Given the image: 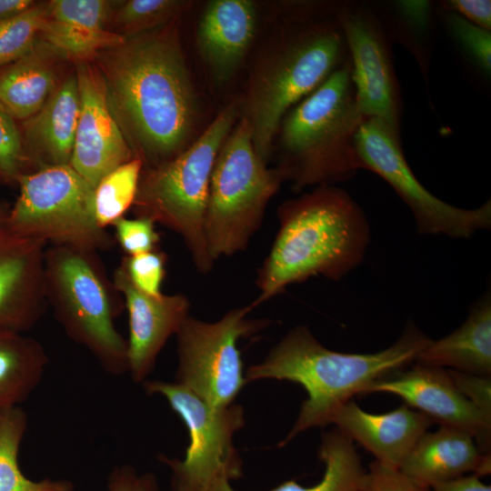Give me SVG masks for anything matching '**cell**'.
I'll return each instance as SVG.
<instances>
[{"label": "cell", "mask_w": 491, "mask_h": 491, "mask_svg": "<svg viewBox=\"0 0 491 491\" xmlns=\"http://www.w3.org/2000/svg\"><path fill=\"white\" fill-rule=\"evenodd\" d=\"M178 19L125 37L93 59L135 157L151 168L175 157L200 135V105Z\"/></svg>", "instance_id": "cell-1"}, {"label": "cell", "mask_w": 491, "mask_h": 491, "mask_svg": "<svg viewBox=\"0 0 491 491\" xmlns=\"http://www.w3.org/2000/svg\"><path fill=\"white\" fill-rule=\"evenodd\" d=\"M279 229L257 271L255 307L286 286L323 276L340 280L364 260L371 240L362 208L344 189L319 185L277 209Z\"/></svg>", "instance_id": "cell-2"}, {"label": "cell", "mask_w": 491, "mask_h": 491, "mask_svg": "<svg viewBox=\"0 0 491 491\" xmlns=\"http://www.w3.org/2000/svg\"><path fill=\"white\" fill-rule=\"evenodd\" d=\"M415 325L409 324L389 347L376 353L353 354L324 346L308 327L290 330L259 364L245 375L246 382L259 379L288 380L307 393L284 446L300 433L331 424L336 413L348 401L409 363L430 343Z\"/></svg>", "instance_id": "cell-3"}, {"label": "cell", "mask_w": 491, "mask_h": 491, "mask_svg": "<svg viewBox=\"0 0 491 491\" xmlns=\"http://www.w3.org/2000/svg\"><path fill=\"white\" fill-rule=\"evenodd\" d=\"M339 9L318 19L300 12L250 75L239 98L240 117L248 123L256 152L266 164L285 115L349 58Z\"/></svg>", "instance_id": "cell-4"}, {"label": "cell", "mask_w": 491, "mask_h": 491, "mask_svg": "<svg viewBox=\"0 0 491 491\" xmlns=\"http://www.w3.org/2000/svg\"><path fill=\"white\" fill-rule=\"evenodd\" d=\"M364 120L348 58L283 118L276 167L296 192L351 179L361 169L356 138Z\"/></svg>", "instance_id": "cell-5"}, {"label": "cell", "mask_w": 491, "mask_h": 491, "mask_svg": "<svg viewBox=\"0 0 491 491\" xmlns=\"http://www.w3.org/2000/svg\"><path fill=\"white\" fill-rule=\"evenodd\" d=\"M239 117L238 98L228 103L186 149L152 167L138 184L136 196L144 217L179 233L202 274L215 263L205 235L210 177L218 151Z\"/></svg>", "instance_id": "cell-6"}, {"label": "cell", "mask_w": 491, "mask_h": 491, "mask_svg": "<svg viewBox=\"0 0 491 491\" xmlns=\"http://www.w3.org/2000/svg\"><path fill=\"white\" fill-rule=\"evenodd\" d=\"M285 181L278 167H268L259 157L249 125L239 117L218 151L210 177L205 235L214 262L246 248Z\"/></svg>", "instance_id": "cell-7"}, {"label": "cell", "mask_w": 491, "mask_h": 491, "mask_svg": "<svg viewBox=\"0 0 491 491\" xmlns=\"http://www.w3.org/2000/svg\"><path fill=\"white\" fill-rule=\"evenodd\" d=\"M143 385L147 394L165 397L188 429L190 443L183 459L159 456L172 472L173 491H209L241 476L242 461L234 445L246 421L241 406L214 408L175 382L147 380Z\"/></svg>", "instance_id": "cell-8"}, {"label": "cell", "mask_w": 491, "mask_h": 491, "mask_svg": "<svg viewBox=\"0 0 491 491\" xmlns=\"http://www.w3.org/2000/svg\"><path fill=\"white\" fill-rule=\"evenodd\" d=\"M254 308L251 303L232 309L215 322L188 316L176 333L175 383L214 408L232 405L247 383L237 342L267 326L248 317Z\"/></svg>", "instance_id": "cell-9"}, {"label": "cell", "mask_w": 491, "mask_h": 491, "mask_svg": "<svg viewBox=\"0 0 491 491\" xmlns=\"http://www.w3.org/2000/svg\"><path fill=\"white\" fill-rule=\"evenodd\" d=\"M361 169L370 170L387 182L410 208L421 235L469 238L491 228V201L465 209L430 193L415 176L404 155L400 132L377 118H366L356 138Z\"/></svg>", "instance_id": "cell-10"}, {"label": "cell", "mask_w": 491, "mask_h": 491, "mask_svg": "<svg viewBox=\"0 0 491 491\" xmlns=\"http://www.w3.org/2000/svg\"><path fill=\"white\" fill-rule=\"evenodd\" d=\"M13 217L55 236L78 238L97 228L95 187L70 165H52L23 176Z\"/></svg>", "instance_id": "cell-11"}, {"label": "cell", "mask_w": 491, "mask_h": 491, "mask_svg": "<svg viewBox=\"0 0 491 491\" xmlns=\"http://www.w3.org/2000/svg\"><path fill=\"white\" fill-rule=\"evenodd\" d=\"M339 19L351 64L358 108L400 132V98L386 36L369 11L341 5Z\"/></svg>", "instance_id": "cell-12"}, {"label": "cell", "mask_w": 491, "mask_h": 491, "mask_svg": "<svg viewBox=\"0 0 491 491\" xmlns=\"http://www.w3.org/2000/svg\"><path fill=\"white\" fill-rule=\"evenodd\" d=\"M392 375L374 382L366 393L396 395L440 426L469 434L483 453H490L491 418L458 391L446 368L416 362Z\"/></svg>", "instance_id": "cell-13"}, {"label": "cell", "mask_w": 491, "mask_h": 491, "mask_svg": "<svg viewBox=\"0 0 491 491\" xmlns=\"http://www.w3.org/2000/svg\"><path fill=\"white\" fill-rule=\"evenodd\" d=\"M80 112L69 165L93 187L134 154L106 99L101 77L89 61L76 62Z\"/></svg>", "instance_id": "cell-14"}, {"label": "cell", "mask_w": 491, "mask_h": 491, "mask_svg": "<svg viewBox=\"0 0 491 491\" xmlns=\"http://www.w3.org/2000/svg\"><path fill=\"white\" fill-rule=\"evenodd\" d=\"M57 274L75 335L95 352L106 372H127V345L115 328L105 293L94 272L72 256L60 262Z\"/></svg>", "instance_id": "cell-15"}, {"label": "cell", "mask_w": 491, "mask_h": 491, "mask_svg": "<svg viewBox=\"0 0 491 491\" xmlns=\"http://www.w3.org/2000/svg\"><path fill=\"white\" fill-rule=\"evenodd\" d=\"M115 283L125 296L129 313L127 372L135 382H145L168 337L189 316L190 303L183 295L149 296L135 287L123 270L116 274Z\"/></svg>", "instance_id": "cell-16"}, {"label": "cell", "mask_w": 491, "mask_h": 491, "mask_svg": "<svg viewBox=\"0 0 491 491\" xmlns=\"http://www.w3.org/2000/svg\"><path fill=\"white\" fill-rule=\"evenodd\" d=\"M331 424L370 452L375 461L399 469L434 422L406 404L386 413L372 414L350 400L336 413Z\"/></svg>", "instance_id": "cell-17"}, {"label": "cell", "mask_w": 491, "mask_h": 491, "mask_svg": "<svg viewBox=\"0 0 491 491\" xmlns=\"http://www.w3.org/2000/svg\"><path fill=\"white\" fill-rule=\"evenodd\" d=\"M257 10L250 0H213L196 30L200 55L215 83H227L237 72L254 40Z\"/></svg>", "instance_id": "cell-18"}, {"label": "cell", "mask_w": 491, "mask_h": 491, "mask_svg": "<svg viewBox=\"0 0 491 491\" xmlns=\"http://www.w3.org/2000/svg\"><path fill=\"white\" fill-rule=\"evenodd\" d=\"M105 0H53L41 30L45 42L59 55L90 61L124 36L106 29L113 5Z\"/></svg>", "instance_id": "cell-19"}, {"label": "cell", "mask_w": 491, "mask_h": 491, "mask_svg": "<svg viewBox=\"0 0 491 491\" xmlns=\"http://www.w3.org/2000/svg\"><path fill=\"white\" fill-rule=\"evenodd\" d=\"M404 474L430 487L466 474L479 477L491 471L490 453H483L467 433L447 426L426 431L399 468Z\"/></svg>", "instance_id": "cell-20"}, {"label": "cell", "mask_w": 491, "mask_h": 491, "mask_svg": "<svg viewBox=\"0 0 491 491\" xmlns=\"http://www.w3.org/2000/svg\"><path fill=\"white\" fill-rule=\"evenodd\" d=\"M415 362L491 376V296L486 292L466 321L449 335L430 343Z\"/></svg>", "instance_id": "cell-21"}, {"label": "cell", "mask_w": 491, "mask_h": 491, "mask_svg": "<svg viewBox=\"0 0 491 491\" xmlns=\"http://www.w3.org/2000/svg\"><path fill=\"white\" fill-rule=\"evenodd\" d=\"M79 112V87L74 72L55 88L39 112L28 118L25 125L28 143L54 165H68Z\"/></svg>", "instance_id": "cell-22"}, {"label": "cell", "mask_w": 491, "mask_h": 491, "mask_svg": "<svg viewBox=\"0 0 491 491\" xmlns=\"http://www.w3.org/2000/svg\"><path fill=\"white\" fill-rule=\"evenodd\" d=\"M57 55L45 42H37L28 54L0 71V104L14 118H30L54 93Z\"/></svg>", "instance_id": "cell-23"}, {"label": "cell", "mask_w": 491, "mask_h": 491, "mask_svg": "<svg viewBox=\"0 0 491 491\" xmlns=\"http://www.w3.org/2000/svg\"><path fill=\"white\" fill-rule=\"evenodd\" d=\"M0 333V412L20 406L43 379L46 358L34 343Z\"/></svg>", "instance_id": "cell-24"}, {"label": "cell", "mask_w": 491, "mask_h": 491, "mask_svg": "<svg viewBox=\"0 0 491 491\" xmlns=\"http://www.w3.org/2000/svg\"><path fill=\"white\" fill-rule=\"evenodd\" d=\"M324 463L321 480L309 486L287 480L271 491H358L365 470L355 443L338 429L326 433L318 450ZM209 491H235L229 482L214 486Z\"/></svg>", "instance_id": "cell-25"}, {"label": "cell", "mask_w": 491, "mask_h": 491, "mask_svg": "<svg viewBox=\"0 0 491 491\" xmlns=\"http://www.w3.org/2000/svg\"><path fill=\"white\" fill-rule=\"evenodd\" d=\"M27 423V415L20 406L0 412V491H74L68 479L35 481L24 475L18 456Z\"/></svg>", "instance_id": "cell-26"}, {"label": "cell", "mask_w": 491, "mask_h": 491, "mask_svg": "<svg viewBox=\"0 0 491 491\" xmlns=\"http://www.w3.org/2000/svg\"><path fill=\"white\" fill-rule=\"evenodd\" d=\"M143 162L133 158L119 165L95 188V213L98 226L119 219L136 196Z\"/></svg>", "instance_id": "cell-27"}, {"label": "cell", "mask_w": 491, "mask_h": 491, "mask_svg": "<svg viewBox=\"0 0 491 491\" xmlns=\"http://www.w3.org/2000/svg\"><path fill=\"white\" fill-rule=\"evenodd\" d=\"M115 15L118 34L129 37L143 34L180 18L194 4L182 0H128Z\"/></svg>", "instance_id": "cell-28"}, {"label": "cell", "mask_w": 491, "mask_h": 491, "mask_svg": "<svg viewBox=\"0 0 491 491\" xmlns=\"http://www.w3.org/2000/svg\"><path fill=\"white\" fill-rule=\"evenodd\" d=\"M48 14V2L35 4L26 11L0 22V67L8 65L28 54Z\"/></svg>", "instance_id": "cell-29"}, {"label": "cell", "mask_w": 491, "mask_h": 491, "mask_svg": "<svg viewBox=\"0 0 491 491\" xmlns=\"http://www.w3.org/2000/svg\"><path fill=\"white\" fill-rule=\"evenodd\" d=\"M447 25L455 39L472 61L486 74L491 72V33L450 12Z\"/></svg>", "instance_id": "cell-30"}, {"label": "cell", "mask_w": 491, "mask_h": 491, "mask_svg": "<svg viewBox=\"0 0 491 491\" xmlns=\"http://www.w3.org/2000/svg\"><path fill=\"white\" fill-rule=\"evenodd\" d=\"M358 491H430V487L398 468L374 461L365 471Z\"/></svg>", "instance_id": "cell-31"}, {"label": "cell", "mask_w": 491, "mask_h": 491, "mask_svg": "<svg viewBox=\"0 0 491 491\" xmlns=\"http://www.w3.org/2000/svg\"><path fill=\"white\" fill-rule=\"evenodd\" d=\"M164 258L147 252L132 256L127 263V275L140 291L155 297L162 296L160 286L164 277Z\"/></svg>", "instance_id": "cell-32"}, {"label": "cell", "mask_w": 491, "mask_h": 491, "mask_svg": "<svg viewBox=\"0 0 491 491\" xmlns=\"http://www.w3.org/2000/svg\"><path fill=\"white\" fill-rule=\"evenodd\" d=\"M153 220L148 217L138 219H117V235L123 247L132 256L151 252L158 240Z\"/></svg>", "instance_id": "cell-33"}, {"label": "cell", "mask_w": 491, "mask_h": 491, "mask_svg": "<svg viewBox=\"0 0 491 491\" xmlns=\"http://www.w3.org/2000/svg\"><path fill=\"white\" fill-rule=\"evenodd\" d=\"M447 370L458 391L480 412L491 418V376Z\"/></svg>", "instance_id": "cell-34"}, {"label": "cell", "mask_w": 491, "mask_h": 491, "mask_svg": "<svg viewBox=\"0 0 491 491\" xmlns=\"http://www.w3.org/2000/svg\"><path fill=\"white\" fill-rule=\"evenodd\" d=\"M22 155L20 133L14 117L0 104V170L14 175Z\"/></svg>", "instance_id": "cell-35"}, {"label": "cell", "mask_w": 491, "mask_h": 491, "mask_svg": "<svg viewBox=\"0 0 491 491\" xmlns=\"http://www.w3.org/2000/svg\"><path fill=\"white\" fill-rule=\"evenodd\" d=\"M108 491H159L156 477L152 473H137L128 465L117 466L107 476Z\"/></svg>", "instance_id": "cell-36"}, {"label": "cell", "mask_w": 491, "mask_h": 491, "mask_svg": "<svg viewBox=\"0 0 491 491\" xmlns=\"http://www.w3.org/2000/svg\"><path fill=\"white\" fill-rule=\"evenodd\" d=\"M25 270V263L20 258H9L0 261V322L11 323L6 306L9 296L20 282Z\"/></svg>", "instance_id": "cell-37"}, {"label": "cell", "mask_w": 491, "mask_h": 491, "mask_svg": "<svg viewBox=\"0 0 491 491\" xmlns=\"http://www.w3.org/2000/svg\"><path fill=\"white\" fill-rule=\"evenodd\" d=\"M443 5L448 11L490 31L491 2L489 0H449L444 2Z\"/></svg>", "instance_id": "cell-38"}, {"label": "cell", "mask_w": 491, "mask_h": 491, "mask_svg": "<svg viewBox=\"0 0 491 491\" xmlns=\"http://www.w3.org/2000/svg\"><path fill=\"white\" fill-rule=\"evenodd\" d=\"M396 5L407 24L415 29L423 31L427 28L431 11L429 2L400 1Z\"/></svg>", "instance_id": "cell-39"}, {"label": "cell", "mask_w": 491, "mask_h": 491, "mask_svg": "<svg viewBox=\"0 0 491 491\" xmlns=\"http://www.w3.org/2000/svg\"><path fill=\"white\" fill-rule=\"evenodd\" d=\"M480 478L474 474L463 475L436 483L430 486V491H491V486Z\"/></svg>", "instance_id": "cell-40"}, {"label": "cell", "mask_w": 491, "mask_h": 491, "mask_svg": "<svg viewBox=\"0 0 491 491\" xmlns=\"http://www.w3.org/2000/svg\"><path fill=\"white\" fill-rule=\"evenodd\" d=\"M34 5L31 0H0V22L20 15Z\"/></svg>", "instance_id": "cell-41"}]
</instances>
